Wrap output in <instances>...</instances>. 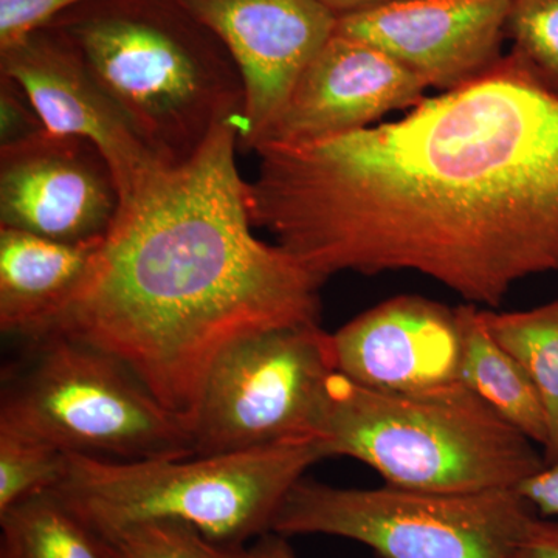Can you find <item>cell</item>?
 <instances>
[{"mask_svg": "<svg viewBox=\"0 0 558 558\" xmlns=\"http://www.w3.org/2000/svg\"><path fill=\"white\" fill-rule=\"evenodd\" d=\"M512 0H405L339 17L337 33L376 47L425 86L454 90L502 58Z\"/></svg>", "mask_w": 558, "mask_h": 558, "instance_id": "12", "label": "cell"}, {"mask_svg": "<svg viewBox=\"0 0 558 558\" xmlns=\"http://www.w3.org/2000/svg\"><path fill=\"white\" fill-rule=\"evenodd\" d=\"M315 440L326 458L357 459L387 486L435 494L517 488L546 465L537 444L461 381L385 392L336 371Z\"/></svg>", "mask_w": 558, "mask_h": 558, "instance_id": "4", "label": "cell"}, {"mask_svg": "<svg viewBox=\"0 0 558 558\" xmlns=\"http://www.w3.org/2000/svg\"><path fill=\"white\" fill-rule=\"evenodd\" d=\"M250 550H252L253 558H296L288 538L274 534V532L259 537L256 545Z\"/></svg>", "mask_w": 558, "mask_h": 558, "instance_id": "26", "label": "cell"}, {"mask_svg": "<svg viewBox=\"0 0 558 558\" xmlns=\"http://www.w3.org/2000/svg\"><path fill=\"white\" fill-rule=\"evenodd\" d=\"M318 2L332 11L337 17H341L360 13V11L391 5V3L405 2V0H318Z\"/></svg>", "mask_w": 558, "mask_h": 558, "instance_id": "27", "label": "cell"}, {"mask_svg": "<svg viewBox=\"0 0 558 558\" xmlns=\"http://www.w3.org/2000/svg\"><path fill=\"white\" fill-rule=\"evenodd\" d=\"M330 333L319 325L250 333L213 362L190 425L194 454L315 439L330 377Z\"/></svg>", "mask_w": 558, "mask_h": 558, "instance_id": "8", "label": "cell"}, {"mask_svg": "<svg viewBox=\"0 0 558 558\" xmlns=\"http://www.w3.org/2000/svg\"><path fill=\"white\" fill-rule=\"evenodd\" d=\"M84 0H0V47L46 27L62 11Z\"/></svg>", "mask_w": 558, "mask_h": 558, "instance_id": "22", "label": "cell"}, {"mask_svg": "<svg viewBox=\"0 0 558 558\" xmlns=\"http://www.w3.org/2000/svg\"><path fill=\"white\" fill-rule=\"evenodd\" d=\"M537 517L517 488L435 494L387 486L340 488L301 478L271 532L354 539L380 558H510Z\"/></svg>", "mask_w": 558, "mask_h": 558, "instance_id": "7", "label": "cell"}, {"mask_svg": "<svg viewBox=\"0 0 558 558\" xmlns=\"http://www.w3.org/2000/svg\"><path fill=\"white\" fill-rule=\"evenodd\" d=\"M31 348L3 384L0 427L73 457H193L190 428L119 359L64 337L32 340Z\"/></svg>", "mask_w": 558, "mask_h": 558, "instance_id": "6", "label": "cell"}, {"mask_svg": "<svg viewBox=\"0 0 558 558\" xmlns=\"http://www.w3.org/2000/svg\"><path fill=\"white\" fill-rule=\"evenodd\" d=\"M43 131L46 126L24 89L16 81L0 75V146L13 145Z\"/></svg>", "mask_w": 558, "mask_h": 558, "instance_id": "23", "label": "cell"}, {"mask_svg": "<svg viewBox=\"0 0 558 558\" xmlns=\"http://www.w3.org/2000/svg\"><path fill=\"white\" fill-rule=\"evenodd\" d=\"M488 332L527 371L548 417L546 464L558 459V300L520 312L483 311Z\"/></svg>", "mask_w": 558, "mask_h": 558, "instance_id": "18", "label": "cell"}, {"mask_svg": "<svg viewBox=\"0 0 558 558\" xmlns=\"http://www.w3.org/2000/svg\"><path fill=\"white\" fill-rule=\"evenodd\" d=\"M457 311L462 332L459 380L545 450L549 440L548 417L527 371L488 332L483 310L465 304Z\"/></svg>", "mask_w": 558, "mask_h": 558, "instance_id": "16", "label": "cell"}, {"mask_svg": "<svg viewBox=\"0 0 558 558\" xmlns=\"http://www.w3.org/2000/svg\"><path fill=\"white\" fill-rule=\"evenodd\" d=\"M337 373L360 387L422 392L459 384L462 332L457 307L399 295L330 333Z\"/></svg>", "mask_w": 558, "mask_h": 558, "instance_id": "14", "label": "cell"}, {"mask_svg": "<svg viewBox=\"0 0 558 558\" xmlns=\"http://www.w3.org/2000/svg\"><path fill=\"white\" fill-rule=\"evenodd\" d=\"M69 457L44 440L0 427V513L60 486Z\"/></svg>", "mask_w": 558, "mask_h": 558, "instance_id": "20", "label": "cell"}, {"mask_svg": "<svg viewBox=\"0 0 558 558\" xmlns=\"http://www.w3.org/2000/svg\"><path fill=\"white\" fill-rule=\"evenodd\" d=\"M256 153L253 226L323 282L416 271L498 307L558 270V94L513 50L402 120Z\"/></svg>", "mask_w": 558, "mask_h": 558, "instance_id": "1", "label": "cell"}, {"mask_svg": "<svg viewBox=\"0 0 558 558\" xmlns=\"http://www.w3.org/2000/svg\"><path fill=\"white\" fill-rule=\"evenodd\" d=\"M98 534L112 558H253L244 546L220 545L178 521H145Z\"/></svg>", "mask_w": 558, "mask_h": 558, "instance_id": "19", "label": "cell"}, {"mask_svg": "<svg viewBox=\"0 0 558 558\" xmlns=\"http://www.w3.org/2000/svg\"><path fill=\"white\" fill-rule=\"evenodd\" d=\"M0 558H112L98 532L53 492L0 513Z\"/></svg>", "mask_w": 558, "mask_h": 558, "instance_id": "17", "label": "cell"}, {"mask_svg": "<svg viewBox=\"0 0 558 558\" xmlns=\"http://www.w3.org/2000/svg\"><path fill=\"white\" fill-rule=\"evenodd\" d=\"M0 75L20 84L47 131L87 140L101 150L119 182L121 205L168 167L138 137L73 44L49 25L0 47Z\"/></svg>", "mask_w": 558, "mask_h": 558, "instance_id": "10", "label": "cell"}, {"mask_svg": "<svg viewBox=\"0 0 558 558\" xmlns=\"http://www.w3.org/2000/svg\"><path fill=\"white\" fill-rule=\"evenodd\" d=\"M510 558H558V521L534 517Z\"/></svg>", "mask_w": 558, "mask_h": 558, "instance_id": "25", "label": "cell"}, {"mask_svg": "<svg viewBox=\"0 0 558 558\" xmlns=\"http://www.w3.org/2000/svg\"><path fill=\"white\" fill-rule=\"evenodd\" d=\"M508 36L512 50L558 94V0H512Z\"/></svg>", "mask_w": 558, "mask_h": 558, "instance_id": "21", "label": "cell"}, {"mask_svg": "<svg viewBox=\"0 0 558 558\" xmlns=\"http://www.w3.org/2000/svg\"><path fill=\"white\" fill-rule=\"evenodd\" d=\"M47 25L73 44L161 163H185L222 124L241 130L240 69L182 0H84Z\"/></svg>", "mask_w": 558, "mask_h": 558, "instance_id": "3", "label": "cell"}, {"mask_svg": "<svg viewBox=\"0 0 558 558\" xmlns=\"http://www.w3.org/2000/svg\"><path fill=\"white\" fill-rule=\"evenodd\" d=\"M238 146L240 128L222 124L185 163L143 183L121 205L87 284L38 337L119 359L189 428L229 344L319 325L325 282L253 233Z\"/></svg>", "mask_w": 558, "mask_h": 558, "instance_id": "2", "label": "cell"}, {"mask_svg": "<svg viewBox=\"0 0 558 558\" xmlns=\"http://www.w3.org/2000/svg\"><path fill=\"white\" fill-rule=\"evenodd\" d=\"M119 182L97 146L43 131L0 146V227L68 244L101 242L119 218Z\"/></svg>", "mask_w": 558, "mask_h": 558, "instance_id": "9", "label": "cell"}, {"mask_svg": "<svg viewBox=\"0 0 558 558\" xmlns=\"http://www.w3.org/2000/svg\"><path fill=\"white\" fill-rule=\"evenodd\" d=\"M323 459L315 439L146 461L70 454L68 473L51 492L97 532L178 521L220 545L244 546L271 532L290 488Z\"/></svg>", "mask_w": 558, "mask_h": 558, "instance_id": "5", "label": "cell"}, {"mask_svg": "<svg viewBox=\"0 0 558 558\" xmlns=\"http://www.w3.org/2000/svg\"><path fill=\"white\" fill-rule=\"evenodd\" d=\"M102 242L68 244L0 227V328L38 339L89 281Z\"/></svg>", "mask_w": 558, "mask_h": 558, "instance_id": "15", "label": "cell"}, {"mask_svg": "<svg viewBox=\"0 0 558 558\" xmlns=\"http://www.w3.org/2000/svg\"><path fill=\"white\" fill-rule=\"evenodd\" d=\"M425 89L384 51L336 32L301 73L255 153L264 146L311 145L366 130L391 110L417 106Z\"/></svg>", "mask_w": 558, "mask_h": 558, "instance_id": "13", "label": "cell"}, {"mask_svg": "<svg viewBox=\"0 0 558 558\" xmlns=\"http://www.w3.org/2000/svg\"><path fill=\"white\" fill-rule=\"evenodd\" d=\"M230 51L245 86L240 146L255 150L301 73L337 32L318 0H182Z\"/></svg>", "mask_w": 558, "mask_h": 558, "instance_id": "11", "label": "cell"}, {"mask_svg": "<svg viewBox=\"0 0 558 558\" xmlns=\"http://www.w3.org/2000/svg\"><path fill=\"white\" fill-rule=\"evenodd\" d=\"M542 519L558 517V459L529 476L517 487Z\"/></svg>", "mask_w": 558, "mask_h": 558, "instance_id": "24", "label": "cell"}]
</instances>
